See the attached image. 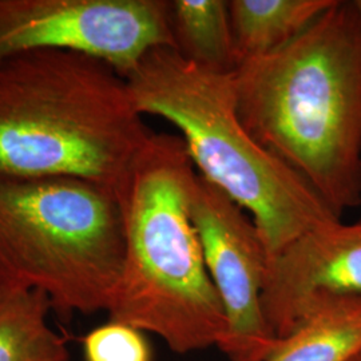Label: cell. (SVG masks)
Segmentation results:
<instances>
[{
    "label": "cell",
    "mask_w": 361,
    "mask_h": 361,
    "mask_svg": "<svg viewBox=\"0 0 361 361\" xmlns=\"http://www.w3.org/2000/svg\"><path fill=\"white\" fill-rule=\"evenodd\" d=\"M154 131L113 67L80 52L0 62V176L73 177L122 202Z\"/></svg>",
    "instance_id": "obj_2"
},
{
    "label": "cell",
    "mask_w": 361,
    "mask_h": 361,
    "mask_svg": "<svg viewBox=\"0 0 361 361\" xmlns=\"http://www.w3.org/2000/svg\"><path fill=\"white\" fill-rule=\"evenodd\" d=\"M336 297H361V221L313 229L269 261L262 308L279 338L316 302Z\"/></svg>",
    "instance_id": "obj_8"
},
{
    "label": "cell",
    "mask_w": 361,
    "mask_h": 361,
    "mask_svg": "<svg viewBox=\"0 0 361 361\" xmlns=\"http://www.w3.org/2000/svg\"><path fill=\"white\" fill-rule=\"evenodd\" d=\"M116 194L73 177L0 176V285L70 317L109 310L125 262Z\"/></svg>",
    "instance_id": "obj_5"
},
{
    "label": "cell",
    "mask_w": 361,
    "mask_h": 361,
    "mask_svg": "<svg viewBox=\"0 0 361 361\" xmlns=\"http://www.w3.org/2000/svg\"><path fill=\"white\" fill-rule=\"evenodd\" d=\"M249 133L338 217L361 205V13L335 0L279 50L233 74Z\"/></svg>",
    "instance_id": "obj_1"
},
{
    "label": "cell",
    "mask_w": 361,
    "mask_h": 361,
    "mask_svg": "<svg viewBox=\"0 0 361 361\" xmlns=\"http://www.w3.org/2000/svg\"><path fill=\"white\" fill-rule=\"evenodd\" d=\"M86 361H152V348L142 331L110 320L83 340Z\"/></svg>",
    "instance_id": "obj_13"
},
{
    "label": "cell",
    "mask_w": 361,
    "mask_h": 361,
    "mask_svg": "<svg viewBox=\"0 0 361 361\" xmlns=\"http://www.w3.org/2000/svg\"><path fill=\"white\" fill-rule=\"evenodd\" d=\"M50 300L0 285V361H68L66 338L49 324Z\"/></svg>",
    "instance_id": "obj_11"
},
{
    "label": "cell",
    "mask_w": 361,
    "mask_h": 361,
    "mask_svg": "<svg viewBox=\"0 0 361 361\" xmlns=\"http://www.w3.org/2000/svg\"><path fill=\"white\" fill-rule=\"evenodd\" d=\"M194 169L180 135L155 133L121 202L125 262L107 310L182 355L219 348L226 329L192 219Z\"/></svg>",
    "instance_id": "obj_4"
},
{
    "label": "cell",
    "mask_w": 361,
    "mask_h": 361,
    "mask_svg": "<svg viewBox=\"0 0 361 361\" xmlns=\"http://www.w3.org/2000/svg\"><path fill=\"white\" fill-rule=\"evenodd\" d=\"M233 74L195 65L173 47H157L126 82L137 110L178 130L198 174L253 219L271 261L302 234L341 217L246 129Z\"/></svg>",
    "instance_id": "obj_3"
},
{
    "label": "cell",
    "mask_w": 361,
    "mask_h": 361,
    "mask_svg": "<svg viewBox=\"0 0 361 361\" xmlns=\"http://www.w3.org/2000/svg\"><path fill=\"white\" fill-rule=\"evenodd\" d=\"M356 3H357V7H359V10H360L361 13V0H356Z\"/></svg>",
    "instance_id": "obj_15"
},
{
    "label": "cell",
    "mask_w": 361,
    "mask_h": 361,
    "mask_svg": "<svg viewBox=\"0 0 361 361\" xmlns=\"http://www.w3.org/2000/svg\"><path fill=\"white\" fill-rule=\"evenodd\" d=\"M190 210L226 320L219 350L229 361L267 360L280 338L262 308L269 256L253 219L198 173Z\"/></svg>",
    "instance_id": "obj_7"
},
{
    "label": "cell",
    "mask_w": 361,
    "mask_h": 361,
    "mask_svg": "<svg viewBox=\"0 0 361 361\" xmlns=\"http://www.w3.org/2000/svg\"><path fill=\"white\" fill-rule=\"evenodd\" d=\"M361 352V297L316 302L265 361H350Z\"/></svg>",
    "instance_id": "obj_9"
},
{
    "label": "cell",
    "mask_w": 361,
    "mask_h": 361,
    "mask_svg": "<svg viewBox=\"0 0 361 361\" xmlns=\"http://www.w3.org/2000/svg\"><path fill=\"white\" fill-rule=\"evenodd\" d=\"M170 23L176 50L183 58L219 73L237 70L229 1H170Z\"/></svg>",
    "instance_id": "obj_12"
},
{
    "label": "cell",
    "mask_w": 361,
    "mask_h": 361,
    "mask_svg": "<svg viewBox=\"0 0 361 361\" xmlns=\"http://www.w3.org/2000/svg\"><path fill=\"white\" fill-rule=\"evenodd\" d=\"M157 47L176 49L166 0H0V62L80 52L126 79Z\"/></svg>",
    "instance_id": "obj_6"
},
{
    "label": "cell",
    "mask_w": 361,
    "mask_h": 361,
    "mask_svg": "<svg viewBox=\"0 0 361 361\" xmlns=\"http://www.w3.org/2000/svg\"><path fill=\"white\" fill-rule=\"evenodd\" d=\"M350 361H361V352L359 353V355H356L353 359Z\"/></svg>",
    "instance_id": "obj_14"
},
{
    "label": "cell",
    "mask_w": 361,
    "mask_h": 361,
    "mask_svg": "<svg viewBox=\"0 0 361 361\" xmlns=\"http://www.w3.org/2000/svg\"><path fill=\"white\" fill-rule=\"evenodd\" d=\"M335 0H231L238 66L265 56L300 35Z\"/></svg>",
    "instance_id": "obj_10"
}]
</instances>
